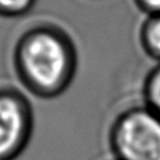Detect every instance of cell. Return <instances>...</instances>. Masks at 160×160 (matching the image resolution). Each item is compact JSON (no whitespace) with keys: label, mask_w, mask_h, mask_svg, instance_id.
<instances>
[{"label":"cell","mask_w":160,"mask_h":160,"mask_svg":"<svg viewBox=\"0 0 160 160\" xmlns=\"http://www.w3.org/2000/svg\"><path fill=\"white\" fill-rule=\"evenodd\" d=\"M21 86L39 99H54L72 82L78 68L76 46L66 30L39 21L19 34L11 54Z\"/></svg>","instance_id":"1"},{"label":"cell","mask_w":160,"mask_h":160,"mask_svg":"<svg viewBox=\"0 0 160 160\" xmlns=\"http://www.w3.org/2000/svg\"><path fill=\"white\" fill-rule=\"evenodd\" d=\"M108 141L112 160H160V116L134 105L112 120Z\"/></svg>","instance_id":"2"},{"label":"cell","mask_w":160,"mask_h":160,"mask_svg":"<svg viewBox=\"0 0 160 160\" xmlns=\"http://www.w3.org/2000/svg\"><path fill=\"white\" fill-rule=\"evenodd\" d=\"M34 129L32 106L14 86H0V160H15L28 146Z\"/></svg>","instance_id":"3"},{"label":"cell","mask_w":160,"mask_h":160,"mask_svg":"<svg viewBox=\"0 0 160 160\" xmlns=\"http://www.w3.org/2000/svg\"><path fill=\"white\" fill-rule=\"evenodd\" d=\"M139 44L145 55L160 62V14L145 16L139 28Z\"/></svg>","instance_id":"4"},{"label":"cell","mask_w":160,"mask_h":160,"mask_svg":"<svg viewBox=\"0 0 160 160\" xmlns=\"http://www.w3.org/2000/svg\"><path fill=\"white\" fill-rule=\"evenodd\" d=\"M141 95L142 104L160 116V62H155L148 71L142 81Z\"/></svg>","instance_id":"5"},{"label":"cell","mask_w":160,"mask_h":160,"mask_svg":"<svg viewBox=\"0 0 160 160\" xmlns=\"http://www.w3.org/2000/svg\"><path fill=\"white\" fill-rule=\"evenodd\" d=\"M36 0H0L1 18H20L26 15Z\"/></svg>","instance_id":"6"},{"label":"cell","mask_w":160,"mask_h":160,"mask_svg":"<svg viewBox=\"0 0 160 160\" xmlns=\"http://www.w3.org/2000/svg\"><path fill=\"white\" fill-rule=\"evenodd\" d=\"M135 6L146 15L160 14V0H132Z\"/></svg>","instance_id":"7"}]
</instances>
